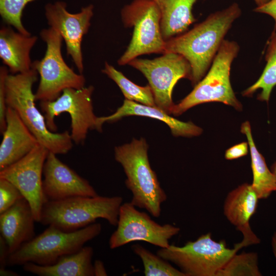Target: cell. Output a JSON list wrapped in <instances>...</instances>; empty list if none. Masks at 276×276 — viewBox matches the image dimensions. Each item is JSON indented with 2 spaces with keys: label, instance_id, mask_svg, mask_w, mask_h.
<instances>
[{
  "label": "cell",
  "instance_id": "cell-18",
  "mask_svg": "<svg viewBox=\"0 0 276 276\" xmlns=\"http://www.w3.org/2000/svg\"><path fill=\"white\" fill-rule=\"evenodd\" d=\"M35 222L30 204L25 198L0 214L1 236L8 245L10 254L35 236Z\"/></svg>",
  "mask_w": 276,
  "mask_h": 276
},
{
  "label": "cell",
  "instance_id": "cell-3",
  "mask_svg": "<svg viewBox=\"0 0 276 276\" xmlns=\"http://www.w3.org/2000/svg\"><path fill=\"white\" fill-rule=\"evenodd\" d=\"M148 148L145 139H133L130 143L115 147L114 157L126 176L125 185L132 194L130 202L158 218L167 195L151 167Z\"/></svg>",
  "mask_w": 276,
  "mask_h": 276
},
{
  "label": "cell",
  "instance_id": "cell-1",
  "mask_svg": "<svg viewBox=\"0 0 276 276\" xmlns=\"http://www.w3.org/2000/svg\"><path fill=\"white\" fill-rule=\"evenodd\" d=\"M241 12L238 4L234 3L211 13L191 30L166 40L164 53L179 54L190 63L193 86L209 70L224 37Z\"/></svg>",
  "mask_w": 276,
  "mask_h": 276
},
{
  "label": "cell",
  "instance_id": "cell-36",
  "mask_svg": "<svg viewBox=\"0 0 276 276\" xmlns=\"http://www.w3.org/2000/svg\"><path fill=\"white\" fill-rule=\"evenodd\" d=\"M271 245L273 254L276 259V233H274L271 240Z\"/></svg>",
  "mask_w": 276,
  "mask_h": 276
},
{
  "label": "cell",
  "instance_id": "cell-19",
  "mask_svg": "<svg viewBox=\"0 0 276 276\" xmlns=\"http://www.w3.org/2000/svg\"><path fill=\"white\" fill-rule=\"evenodd\" d=\"M137 116L158 120L166 124L175 136L192 137L199 135L202 129L192 122L180 121L170 116L167 112L157 106H151L125 99L122 105L113 113L97 118L100 132L105 123L115 122L127 116Z\"/></svg>",
  "mask_w": 276,
  "mask_h": 276
},
{
  "label": "cell",
  "instance_id": "cell-28",
  "mask_svg": "<svg viewBox=\"0 0 276 276\" xmlns=\"http://www.w3.org/2000/svg\"><path fill=\"white\" fill-rule=\"evenodd\" d=\"M34 0H0V15L7 25L14 27L25 35L31 34L25 28L21 18L27 5Z\"/></svg>",
  "mask_w": 276,
  "mask_h": 276
},
{
  "label": "cell",
  "instance_id": "cell-24",
  "mask_svg": "<svg viewBox=\"0 0 276 276\" xmlns=\"http://www.w3.org/2000/svg\"><path fill=\"white\" fill-rule=\"evenodd\" d=\"M265 60L266 64L260 77L243 91V97H251L257 90L261 89L257 99L260 101H269L271 91L276 85V31L272 32L268 41Z\"/></svg>",
  "mask_w": 276,
  "mask_h": 276
},
{
  "label": "cell",
  "instance_id": "cell-33",
  "mask_svg": "<svg viewBox=\"0 0 276 276\" xmlns=\"http://www.w3.org/2000/svg\"><path fill=\"white\" fill-rule=\"evenodd\" d=\"M9 255L8 246L4 239L0 236V270L6 268Z\"/></svg>",
  "mask_w": 276,
  "mask_h": 276
},
{
  "label": "cell",
  "instance_id": "cell-4",
  "mask_svg": "<svg viewBox=\"0 0 276 276\" xmlns=\"http://www.w3.org/2000/svg\"><path fill=\"white\" fill-rule=\"evenodd\" d=\"M120 196H75L58 200H48L42 207L39 222L53 225L65 232H73L105 219L116 226L123 203Z\"/></svg>",
  "mask_w": 276,
  "mask_h": 276
},
{
  "label": "cell",
  "instance_id": "cell-35",
  "mask_svg": "<svg viewBox=\"0 0 276 276\" xmlns=\"http://www.w3.org/2000/svg\"><path fill=\"white\" fill-rule=\"evenodd\" d=\"M1 276H18L19 274L13 271L5 269L0 270Z\"/></svg>",
  "mask_w": 276,
  "mask_h": 276
},
{
  "label": "cell",
  "instance_id": "cell-26",
  "mask_svg": "<svg viewBox=\"0 0 276 276\" xmlns=\"http://www.w3.org/2000/svg\"><path fill=\"white\" fill-rule=\"evenodd\" d=\"M131 249L141 260L145 276H186L180 269L139 244L131 246Z\"/></svg>",
  "mask_w": 276,
  "mask_h": 276
},
{
  "label": "cell",
  "instance_id": "cell-25",
  "mask_svg": "<svg viewBox=\"0 0 276 276\" xmlns=\"http://www.w3.org/2000/svg\"><path fill=\"white\" fill-rule=\"evenodd\" d=\"M102 72L117 84L125 99L148 106H156L153 93L149 85L145 86L136 85L107 62L105 63Z\"/></svg>",
  "mask_w": 276,
  "mask_h": 276
},
{
  "label": "cell",
  "instance_id": "cell-22",
  "mask_svg": "<svg viewBox=\"0 0 276 276\" xmlns=\"http://www.w3.org/2000/svg\"><path fill=\"white\" fill-rule=\"evenodd\" d=\"M161 15V30L165 40L186 32L196 21L192 13L198 0H152Z\"/></svg>",
  "mask_w": 276,
  "mask_h": 276
},
{
  "label": "cell",
  "instance_id": "cell-13",
  "mask_svg": "<svg viewBox=\"0 0 276 276\" xmlns=\"http://www.w3.org/2000/svg\"><path fill=\"white\" fill-rule=\"evenodd\" d=\"M49 152L38 144L25 156L0 170V178L15 185L28 201L38 222L45 202L42 191L43 169Z\"/></svg>",
  "mask_w": 276,
  "mask_h": 276
},
{
  "label": "cell",
  "instance_id": "cell-2",
  "mask_svg": "<svg viewBox=\"0 0 276 276\" xmlns=\"http://www.w3.org/2000/svg\"><path fill=\"white\" fill-rule=\"evenodd\" d=\"M37 79L38 73L33 68L22 73H9L5 83L7 107L17 112L40 144L56 154H65L73 146L70 132L57 133L48 129L44 115L35 104L33 85Z\"/></svg>",
  "mask_w": 276,
  "mask_h": 276
},
{
  "label": "cell",
  "instance_id": "cell-14",
  "mask_svg": "<svg viewBox=\"0 0 276 276\" xmlns=\"http://www.w3.org/2000/svg\"><path fill=\"white\" fill-rule=\"evenodd\" d=\"M94 14V6L89 5L80 12L71 13L66 9V4L57 1L45 6V16L50 28L57 31L64 40L66 53L73 61L80 74L84 70L81 43L87 34Z\"/></svg>",
  "mask_w": 276,
  "mask_h": 276
},
{
  "label": "cell",
  "instance_id": "cell-8",
  "mask_svg": "<svg viewBox=\"0 0 276 276\" xmlns=\"http://www.w3.org/2000/svg\"><path fill=\"white\" fill-rule=\"evenodd\" d=\"M46 44V51L40 60L32 62V68L40 77L36 90V101H49L57 99L66 88L85 87L86 80L82 74L77 73L65 62L61 53L63 38L57 31L49 28L40 33Z\"/></svg>",
  "mask_w": 276,
  "mask_h": 276
},
{
  "label": "cell",
  "instance_id": "cell-31",
  "mask_svg": "<svg viewBox=\"0 0 276 276\" xmlns=\"http://www.w3.org/2000/svg\"><path fill=\"white\" fill-rule=\"evenodd\" d=\"M248 151V142H243L227 149L225 152V158L227 160L237 159L246 155Z\"/></svg>",
  "mask_w": 276,
  "mask_h": 276
},
{
  "label": "cell",
  "instance_id": "cell-32",
  "mask_svg": "<svg viewBox=\"0 0 276 276\" xmlns=\"http://www.w3.org/2000/svg\"><path fill=\"white\" fill-rule=\"evenodd\" d=\"M254 11L257 13L267 14L274 21V31H276V0H269L266 3L257 6Z\"/></svg>",
  "mask_w": 276,
  "mask_h": 276
},
{
  "label": "cell",
  "instance_id": "cell-15",
  "mask_svg": "<svg viewBox=\"0 0 276 276\" xmlns=\"http://www.w3.org/2000/svg\"><path fill=\"white\" fill-rule=\"evenodd\" d=\"M49 152L43 169L42 191L45 201L98 194L88 180Z\"/></svg>",
  "mask_w": 276,
  "mask_h": 276
},
{
  "label": "cell",
  "instance_id": "cell-6",
  "mask_svg": "<svg viewBox=\"0 0 276 276\" xmlns=\"http://www.w3.org/2000/svg\"><path fill=\"white\" fill-rule=\"evenodd\" d=\"M239 50L237 42L224 39L208 73L190 93L174 104L171 114L178 116L195 106L209 102H221L242 110V104L236 98L230 81L231 65Z\"/></svg>",
  "mask_w": 276,
  "mask_h": 276
},
{
  "label": "cell",
  "instance_id": "cell-37",
  "mask_svg": "<svg viewBox=\"0 0 276 276\" xmlns=\"http://www.w3.org/2000/svg\"><path fill=\"white\" fill-rule=\"evenodd\" d=\"M255 4L257 5V6H261L265 3H266L269 0H253Z\"/></svg>",
  "mask_w": 276,
  "mask_h": 276
},
{
  "label": "cell",
  "instance_id": "cell-16",
  "mask_svg": "<svg viewBox=\"0 0 276 276\" xmlns=\"http://www.w3.org/2000/svg\"><path fill=\"white\" fill-rule=\"evenodd\" d=\"M259 198L251 185L243 183L231 191L223 205L227 219L242 233V241L246 246L260 243V239L251 231L249 221L255 213Z\"/></svg>",
  "mask_w": 276,
  "mask_h": 276
},
{
  "label": "cell",
  "instance_id": "cell-21",
  "mask_svg": "<svg viewBox=\"0 0 276 276\" xmlns=\"http://www.w3.org/2000/svg\"><path fill=\"white\" fill-rule=\"evenodd\" d=\"M93 254V247L84 246L75 253L62 257L54 264L43 266L28 262L22 268L39 276H94Z\"/></svg>",
  "mask_w": 276,
  "mask_h": 276
},
{
  "label": "cell",
  "instance_id": "cell-30",
  "mask_svg": "<svg viewBox=\"0 0 276 276\" xmlns=\"http://www.w3.org/2000/svg\"><path fill=\"white\" fill-rule=\"evenodd\" d=\"M9 69L6 66L0 67V131L2 134L6 127V112L7 105L6 101L5 83Z\"/></svg>",
  "mask_w": 276,
  "mask_h": 276
},
{
  "label": "cell",
  "instance_id": "cell-5",
  "mask_svg": "<svg viewBox=\"0 0 276 276\" xmlns=\"http://www.w3.org/2000/svg\"><path fill=\"white\" fill-rule=\"evenodd\" d=\"M101 231V224L95 222L73 232H65L49 225L40 234L10 254L7 266H22L28 262L43 266L54 264L62 257L80 250Z\"/></svg>",
  "mask_w": 276,
  "mask_h": 276
},
{
  "label": "cell",
  "instance_id": "cell-38",
  "mask_svg": "<svg viewBox=\"0 0 276 276\" xmlns=\"http://www.w3.org/2000/svg\"><path fill=\"white\" fill-rule=\"evenodd\" d=\"M271 171L274 174L276 178V162L273 163L271 167Z\"/></svg>",
  "mask_w": 276,
  "mask_h": 276
},
{
  "label": "cell",
  "instance_id": "cell-23",
  "mask_svg": "<svg viewBox=\"0 0 276 276\" xmlns=\"http://www.w3.org/2000/svg\"><path fill=\"white\" fill-rule=\"evenodd\" d=\"M241 132L245 135L250 150L253 177L251 186L259 199L267 198L276 191L275 177L268 169L264 157L256 146L248 121L242 124Z\"/></svg>",
  "mask_w": 276,
  "mask_h": 276
},
{
  "label": "cell",
  "instance_id": "cell-17",
  "mask_svg": "<svg viewBox=\"0 0 276 276\" xmlns=\"http://www.w3.org/2000/svg\"><path fill=\"white\" fill-rule=\"evenodd\" d=\"M0 145V170L19 160L39 143L17 112L8 107L6 127Z\"/></svg>",
  "mask_w": 276,
  "mask_h": 276
},
{
  "label": "cell",
  "instance_id": "cell-12",
  "mask_svg": "<svg viewBox=\"0 0 276 276\" xmlns=\"http://www.w3.org/2000/svg\"><path fill=\"white\" fill-rule=\"evenodd\" d=\"M136 208L130 202L122 203L117 229L109 239V248L113 249L134 241L168 247L169 240L179 233L180 228L170 224L157 223L147 213Z\"/></svg>",
  "mask_w": 276,
  "mask_h": 276
},
{
  "label": "cell",
  "instance_id": "cell-20",
  "mask_svg": "<svg viewBox=\"0 0 276 276\" xmlns=\"http://www.w3.org/2000/svg\"><path fill=\"white\" fill-rule=\"evenodd\" d=\"M37 37L16 32L10 27L0 30V58L12 74L22 73L32 69V49Z\"/></svg>",
  "mask_w": 276,
  "mask_h": 276
},
{
  "label": "cell",
  "instance_id": "cell-27",
  "mask_svg": "<svg viewBox=\"0 0 276 276\" xmlns=\"http://www.w3.org/2000/svg\"><path fill=\"white\" fill-rule=\"evenodd\" d=\"M258 255L255 252L235 254L219 271L217 276H260Z\"/></svg>",
  "mask_w": 276,
  "mask_h": 276
},
{
  "label": "cell",
  "instance_id": "cell-29",
  "mask_svg": "<svg viewBox=\"0 0 276 276\" xmlns=\"http://www.w3.org/2000/svg\"><path fill=\"white\" fill-rule=\"evenodd\" d=\"M25 198L18 189L7 179L0 178V214Z\"/></svg>",
  "mask_w": 276,
  "mask_h": 276
},
{
  "label": "cell",
  "instance_id": "cell-11",
  "mask_svg": "<svg viewBox=\"0 0 276 276\" xmlns=\"http://www.w3.org/2000/svg\"><path fill=\"white\" fill-rule=\"evenodd\" d=\"M128 65L141 72L147 79L156 106L171 114L174 105L173 89L179 80L192 78L189 62L181 55L168 52L152 59L135 58Z\"/></svg>",
  "mask_w": 276,
  "mask_h": 276
},
{
  "label": "cell",
  "instance_id": "cell-7",
  "mask_svg": "<svg viewBox=\"0 0 276 276\" xmlns=\"http://www.w3.org/2000/svg\"><path fill=\"white\" fill-rule=\"evenodd\" d=\"M245 246L242 241L232 249L227 248L224 240L216 241L208 233L182 246L170 244L160 248L156 254L177 266L186 276H217L229 259Z\"/></svg>",
  "mask_w": 276,
  "mask_h": 276
},
{
  "label": "cell",
  "instance_id": "cell-10",
  "mask_svg": "<svg viewBox=\"0 0 276 276\" xmlns=\"http://www.w3.org/2000/svg\"><path fill=\"white\" fill-rule=\"evenodd\" d=\"M92 85L80 89H65L55 100L40 101L48 129L55 132L57 126L55 118L62 113L69 114L71 118V136L73 143L82 145L89 130L99 131L97 117L94 112Z\"/></svg>",
  "mask_w": 276,
  "mask_h": 276
},
{
  "label": "cell",
  "instance_id": "cell-34",
  "mask_svg": "<svg viewBox=\"0 0 276 276\" xmlns=\"http://www.w3.org/2000/svg\"><path fill=\"white\" fill-rule=\"evenodd\" d=\"M94 276L107 275L103 263L99 260H96L94 264Z\"/></svg>",
  "mask_w": 276,
  "mask_h": 276
},
{
  "label": "cell",
  "instance_id": "cell-9",
  "mask_svg": "<svg viewBox=\"0 0 276 276\" xmlns=\"http://www.w3.org/2000/svg\"><path fill=\"white\" fill-rule=\"evenodd\" d=\"M122 22L133 28L131 41L118 60L124 65L138 56L147 54H163L166 40L161 30V15L152 0H133L121 10Z\"/></svg>",
  "mask_w": 276,
  "mask_h": 276
}]
</instances>
